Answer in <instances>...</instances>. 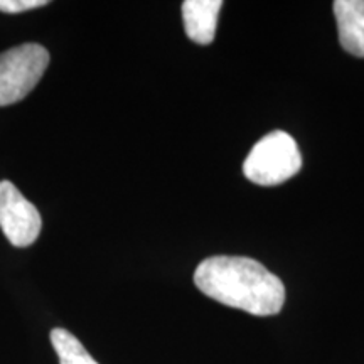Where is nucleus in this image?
Masks as SVG:
<instances>
[{
    "label": "nucleus",
    "mask_w": 364,
    "mask_h": 364,
    "mask_svg": "<svg viewBox=\"0 0 364 364\" xmlns=\"http://www.w3.org/2000/svg\"><path fill=\"white\" fill-rule=\"evenodd\" d=\"M194 284L223 306L252 316H277L285 304V285L260 262L247 257L206 258L194 272Z\"/></svg>",
    "instance_id": "1"
},
{
    "label": "nucleus",
    "mask_w": 364,
    "mask_h": 364,
    "mask_svg": "<svg viewBox=\"0 0 364 364\" xmlns=\"http://www.w3.org/2000/svg\"><path fill=\"white\" fill-rule=\"evenodd\" d=\"M302 167V156L294 136L275 130L255 144L245 159L243 174L253 184L279 186L292 179Z\"/></svg>",
    "instance_id": "2"
},
{
    "label": "nucleus",
    "mask_w": 364,
    "mask_h": 364,
    "mask_svg": "<svg viewBox=\"0 0 364 364\" xmlns=\"http://www.w3.org/2000/svg\"><path fill=\"white\" fill-rule=\"evenodd\" d=\"M49 66L44 46L27 43L0 54V107H9L36 88Z\"/></svg>",
    "instance_id": "3"
},
{
    "label": "nucleus",
    "mask_w": 364,
    "mask_h": 364,
    "mask_svg": "<svg viewBox=\"0 0 364 364\" xmlns=\"http://www.w3.org/2000/svg\"><path fill=\"white\" fill-rule=\"evenodd\" d=\"M0 228L17 248L31 247L43 230L38 208L9 181L0 182Z\"/></svg>",
    "instance_id": "4"
},
{
    "label": "nucleus",
    "mask_w": 364,
    "mask_h": 364,
    "mask_svg": "<svg viewBox=\"0 0 364 364\" xmlns=\"http://www.w3.org/2000/svg\"><path fill=\"white\" fill-rule=\"evenodd\" d=\"M221 0H186L182 2V21L186 34L196 44L208 46L215 41Z\"/></svg>",
    "instance_id": "5"
},
{
    "label": "nucleus",
    "mask_w": 364,
    "mask_h": 364,
    "mask_svg": "<svg viewBox=\"0 0 364 364\" xmlns=\"http://www.w3.org/2000/svg\"><path fill=\"white\" fill-rule=\"evenodd\" d=\"M334 16L344 51L364 58V0H336Z\"/></svg>",
    "instance_id": "6"
},
{
    "label": "nucleus",
    "mask_w": 364,
    "mask_h": 364,
    "mask_svg": "<svg viewBox=\"0 0 364 364\" xmlns=\"http://www.w3.org/2000/svg\"><path fill=\"white\" fill-rule=\"evenodd\" d=\"M51 343L59 358V364H98L70 331L53 329Z\"/></svg>",
    "instance_id": "7"
},
{
    "label": "nucleus",
    "mask_w": 364,
    "mask_h": 364,
    "mask_svg": "<svg viewBox=\"0 0 364 364\" xmlns=\"http://www.w3.org/2000/svg\"><path fill=\"white\" fill-rule=\"evenodd\" d=\"M48 6V0H0V11L6 14H21Z\"/></svg>",
    "instance_id": "8"
}]
</instances>
